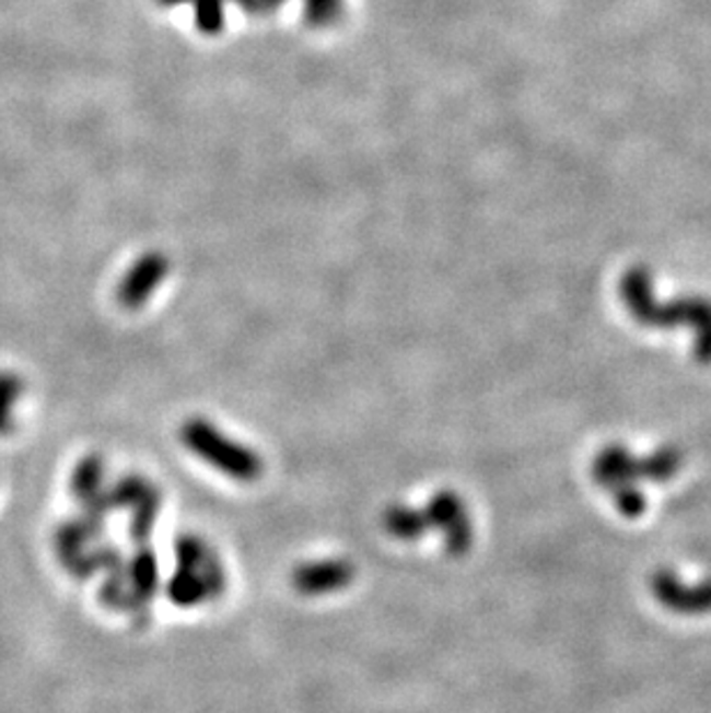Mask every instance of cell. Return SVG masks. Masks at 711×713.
I'll return each mask as SVG.
<instances>
[{"instance_id": "obj_8", "label": "cell", "mask_w": 711, "mask_h": 713, "mask_svg": "<svg viewBox=\"0 0 711 713\" xmlns=\"http://www.w3.org/2000/svg\"><path fill=\"white\" fill-rule=\"evenodd\" d=\"M125 575H128L130 592L139 605L149 603L160 584V569H158V559L149 548H141L135 552L132 561L125 565Z\"/></svg>"}, {"instance_id": "obj_13", "label": "cell", "mask_w": 711, "mask_h": 713, "mask_svg": "<svg viewBox=\"0 0 711 713\" xmlns=\"http://www.w3.org/2000/svg\"><path fill=\"white\" fill-rule=\"evenodd\" d=\"M681 467V453L677 448H661L654 455L642 459V476L644 480H671Z\"/></svg>"}, {"instance_id": "obj_12", "label": "cell", "mask_w": 711, "mask_h": 713, "mask_svg": "<svg viewBox=\"0 0 711 713\" xmlns=\"http://www.w3.org/2000/svg\"><path fill=\"white\" fill-rule=\"evenodd\" d=\"M21 393H24V382L14 372H0V436H8L16 421L14 409Z\"/></svg>"}, {"instance_id": "obj_5", "label": "cell", "mask_w": 711, "mask_h": 713, "mask_svg": "<svg viewBox=\"0 0 711 713\" xmlns=\"http://www.w3.org/2000/svg\"><path fill=\"white\" fill-rule=\"evenodd\" d=\"M356 577L353 565L345 559H319L307 561L294 571L291 582L305 596H326L342 592Z\"/></svg>"}, {"instance_id": "obj_14", "label": "cell", "mask_w": 711, "mask_h": 713, "mask_svg": "<svg viewBox=\"0 0 711 713\" xmlns=\"http://www.w3.org/2000/svg\"><path fill=\"white\" fill-rule=\"evenodd\" d=\"M149 490H151L149 480L141 478L139 474H128L120 480H116L107 492H109L112 509H132L135 503Z\"/></svg>"}, {"instance_id": "obj_6", "label": "cell", "mask_w": 711, "mask_h": 713, "mask_svg": "<svg viewBox=\"0 0 711 713\" xmlns=\"http://www.w3.org/2000/svg\"><path fill=\"white\" fill-rule=\"evenodd\" d=\"M652 592L673 612L702 615L711 610V580L686 586L673 571H656L652 577Z\"/></svg>"}, {"instance_id": "obj_2", "label": "cell", "mask_w": 711, "mask_h": 713, "mask_svg": "<svg viewBox=\"0 0 711 713\" xmlns=\"http://www.w3.org/2000/svg\"><path fill=\"white\" fill-rule=\"evenodd\" d=\"M176 561L178 569L170 580V598L180 607H195L206 598L215 596L222 589V571L213 561L206 545L195 538L185 536L176 542Z\"/></svg>"}, {"instance_id": "obj_1", "label": "cell", "mask_w": 711, "mask_h": 713, "mask_svg": "<svg viewBox=\"0 0 711 713\" xmlns=\"http://www.w3.org/2000/svg\"><path fill=\"white\" fill-rule=\"evenodd\" d=\"M180 442L201 463L211 465L232 480L255 482L264 471L261 457L253 448L234 442L232 436H226L213 423L203 421V418H190L180 428Z\"/></svg>"}, {"instance_id": "obj_4", "label": "cell", "mask_w": 711, "mask_h": 713, "mask_svg": "<svg viewBox=\"0 0 711 713\" xmlns=\"http://www.w3.org/2000/svg\"><path fill=\"white\" fill-rule=\"evenodd\" d=\"M428 524L444 534L451 554H463L471 545V519L463 499L455 492H436L426 509Z\"/></svg>"}, {"instance_id": "obj_9", "label": "cell", "mask_w": 711, "mask_h": 713, "mask_svg": "<svg viewBox=\"0 0 711 713\" xmlns=\"http://www.w3.org/2000/svg\"><path fill=\"white\" fill-rule=\"evenodd\" d=\"M104 476H107V467H104L102 455H97V453L83 455L74 465L72 476H70V492H72L74 501H79L83 506L86 501L102 494L104 492Z\"/></svg>"}, {"instance_id": "obj_11", "label": "cell", "mask_w": 711, "mask_h": 713, "mask_svg": "<svg viewBox=\"0 0 711 713\" xmlns=\"http://www.w3.org/2000/svg\"><path fill=\"white\" fill-rule=\"evenodd\" d=\"M160 513V492L155 488H151L145 492L135 506H132V522H130V536L139 542L149 540L153 527H155V519Z\"/></svg>"}, {"instance_id": "obj_3", "label": "cell", "mask_w": 711, "mask_h": 713, "mask_svg": "<svg viewBox=\"0 0 711 713\" xmlns=\"http://www.w3.org/2000/svg\"><path fill=\"white\" fill-rule=\"evenodd\" d=\"M594 480L601 488L613 492L617 509L626 517H640L644 511V496L636 480L642 476V459H636L623 446H608L598 453L592 467Z\"/></svg>"}, {"instance_id": "obj_7", "label": "cell", "mask_w": 711, "mask_h": 713, "mask_svg": "<svg viewBox=\"0 0 711 713\" xmlns=\"http://www.w3.org/2000/svg\"><path fill=\"white\" fill-rule=\"evenodd\" d=\"M102 527L104 522L93 519L83 513L81 517H72L58 524L54 531V550L58 561L62 563V569L68 571L70 565L91 548V545L100 538Z\"/></svg>"}, {"instance_id": "obj_10", "label": "cell", "mask_w": 711, "mask_h": 713, "mask_svg": "<svg viewBox=\"0 0 711 713\" xmlns=\"http://www.w3.org/2000/svg\"><path fill=\"white\" fill-rule=\"evenodd\" d=\"M384 527L397 540H418L428 531L430 524L426 511H416L397 503V506H391L384 513Z\"/></svg>"}]
</instances>
